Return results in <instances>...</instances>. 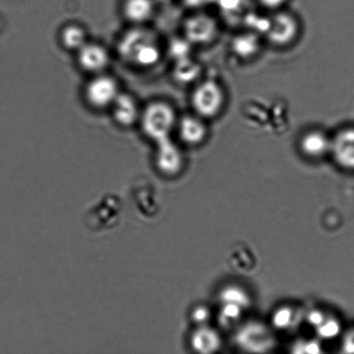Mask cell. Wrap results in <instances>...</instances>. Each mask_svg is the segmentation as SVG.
<instances>
[{"label":"cell","mask_w":354,"mask_h":354,"mask_svg":"<svg viewBox=\"0 0 354 354\" xmlns=\"http://www.w3.org/2000/svg\"><path fill=\"white\" fill-rule=\"evenodd\" d=\"M118 51L124 61L141 68L152 67L161 58L157 38L142 28L127 31L118 44Z\"/></svg>","instance_id":"obj_1"},{"label":"cell","mask_w":354,"mask_h":354,"mask_svg":"<svg viewBox=\"0 0 354 354\" xmlns=\"http://www.w3.org/2000/svg\"><path fill=\"white\" fill-rule=\"evenodd\" d=\"M190 102L194 114L206 120H213L223 112L227 95L220 82L203 80L194 86Z\"/></svg>","instance_id":"obj_2"},{"label":"cell","mask_w":354,"mask_h":354,"mask_svg":"<svg viewBox=\"0 0 354 354\" xmlns=\"http://www.w3.org/2000/svg\"><path fill=\"white\" fill-rule=\"evenodd\" d=\"M140 120L145 136L156 143L171 138L178 121L175 109L171 104L165 102L149 104L142 113Z\"/></svg>","instance_id":"obj_3"},{"label":"cell","mask_w":354,"mask_h":354,"mask_svg":"<svg viewBox=\"0 0 354 354\" xmlns=\"http://www.w3.org/2000/svg\"><path fill=\"white\" fill-rule=\"evenodd\" d=\"M299 19L293 13L286 10H277L269 17L268 27L263 37L270 45L276 48L291 46L300 36Z\"/></svg>","instance_id":"obj_4"},{"label":"cell","mask_w":354,"mask_h":354,"mask_svg":"<svg viewBox=\"0 0 354 354\" xmlns=\"http://www.w3.org/2000/svg\"><path fill=\"white\" fill-rule=\"evenodd\" d=\"M234 342L239 348L248 353H269L277 345L275 335L266 324L249 322L236 332Z\"/></svg>","instance_id":"obj_5"},{"label":"cell","mask_w":354,"mask_h":354,"mask_svg":"<svg viewBox=\"0 0 354 354\" xmlns=\"http://www.w3.org/2000/svg\"><path fill=\"white\" fill-rule=\"evenodd\" d=\"M220 31L218 20L200 10L187 17L183 24V37L193 46H207L214 44Z\"/></svg>","instance_id":"obj_6"},{"label":"cell","mask_w":354,"mask_h":354,"mask_svg":"<svg viewBox=\"0 0 354 354\" xmlns=\"http://www.w3.org/2000/svg\"><path fill=\"white\" fill-rule=\"evenodd\" d=\"M119 95V86L115 80L109 75H97L88 82L85 90L86 102L97 109L112 106Z\"/></svg>","instance_id":"obj_7"},{"label":"cell","mask_w":354,"mask_h":354,"mask_svg":"<svg viewBox=\"0 0 354 354\" xmlns=\"http://www.w3.org/2000/svg\"><path fill=\"white\" fill-rule=\"evenodd\" d=\"M330 156L339 168L354 171V127H342L332 135Z\"/></svg>","instance_id":"obj_8"},{"label":"cell","mask_w":354,"mask_h":354,"mask_svg":"<svg viewBox=\"0 0 354 354\" xmlns=\"http://www.w3.org/2000/svg\"><path fill=\"white\" fill-rule=\"evenodd\" d=\"M176 129L180 140L189 147L203 145L209 134L207 120L194 113L180 118L177 121Z\"/></svg>","instance_id":"obj_9"},{"label":"cell","mask_w":354,"mask_h":354,"mask_svg":"<svg viewBox=\"0 0 354 354\" xmlns=\"http://www.w3.org/2000/svg\"><path fill=\"white\" fill-rule=\"evenodd\" d=\"M332 136L321 129L305 131L298 141V148L305 158L318 160L330 156Z\"/></svg>","instance_id":"obj_10"},{"label":"cell","mask_w":354,"mask_h":354,"mask_svg":"<svg viewBox=\"0 0 354 354\" xmlns=\"http://www.w3.org/2000/svg\"><path fill=\"white\" fill-rule=\"evenodd\" d=\"M157 162L162 171L175 175L182 171L184 155L180 148L171 138L157 142Z\"/></svg>","instance_id":"obj_11"},{"label":"cell","mask_w":354,"mask_h":354,"mask_svg":"<svg viewBox=\"0 0 354 354\" xmlns=\"http://www.w3.org/2000/svg\"><path fill=\"white\" fill-rule=\"evenodd\" d=\"M109 52L102 45L86 43L78 50V62L83 71L99 74L109 64Z\"/></svg>","instance_id":"obj_12"},{"label":"cell","mask_w":354,"mask_h":354,"mask_svg":"<svg viewBox=\"0 0 354 354\" xmlns=\"http://www.w3.org/2000/svg\"><path fill=\"white\" fill-rule=\"evenodd\" d=\"M230 47L232 54L239 60H252L261 51V35L253 30L239 33L232 38Z\"/></svg>","instance_id":"obj_13"},{"label":"cell","mask_w":354,"mask_h":354,"mask_svg":"<svg viewBox=\"0 0 354 354\" xmlns=\"http://www.w3.org/2000/svg\"><path fill=\"white\" fill-rule=\"evenodd\" d=\"M114 120L121 127L133 126L140 119L141 114L136 100L127 93H120L113 103Z\"/></svg>","instance_id":"obj_14"},{"label":"cell","mask_w":354,"mask_h":354,"mask_svg":"<svg viewBox=\"0 0 354 354\" xmlns=\"http://www.w3.org/2000/svg\"><path fill=\"white\" fill-rule=\"evenodd\" d=\"M221 343L218 333L207 325L199 326L191 337V345L194 351L203 354L217 352Z\"/></svg>","instance_id":"obj_15"},{"label":"cell","mask_w":354,"mask_h":354,"mask_svg":"<svg viewBox=\"0 0 354 354\" xmlns=\"http://www.w3.org/2000/svg\"><path fill=\"white\" fill-rule=\"evenodd\" d=\"M201 73H203L201 65L191 57L176 61L173 68V77L180 85L196 83L201 75Z\"/></svg>","instance_id":"obj_16"},{"label":"cell","mask_w":354,"mask_h":354,"mask_svg":"<svg viewBox=\"0 0 354 354\" xmlns=\"http://www.w3.org/2000/svg\"><path fill=\"white\" fill-rule=\"evenodd\" d=\"M123 10L124 17L131 22L142 24L153 15L154 3L152 0H126Z\"/></svg>","instance_id":"obj_17"},{"label":"cell","mask_w":354,"mask_h":354,"mask_svg":"<svg viewBox=\"0 0 354 354\" xmlns=\"http://www.w3.org/2000/svg\"><path fill=\"white\" fill-rule=\"evenodd\" d=\"M305 315L298 308L284 306L277 308L272 315V324L279 330L292 331L299 327Z\"/></svg>","instance_id":"obj_18"},{"label":"cell","mask_w":354,"mask_h":354,"mask_svg":"<svg viewBox=\"0 0 354 354\" xmlns=\"http://www.w3.org/2000/svg\"><path fill=\"white\" fill-rule=\"evenodd\" d=\"M62 44L69 50H79L86 44V34L84 29L75 24L65 27L62 31Z\"/></svg>","instance_id":"obj_19"},{"label":"cell","mask_w":354,"mask_h":354,"mask_svg":"<svg viewBox=\"0 0 354 354\" xmlns=\"http://www.w3.org/2000/svg\"><path fill=\"white\" fill-rule=\"evenodd\" d=\"M221 304H230L237 305V306L244 308L250 307L251 305V297H250L248 291L243 288L236 286L225 287L220 293Z\"/></svg>","instance_id":"obj_20"},{"label":"cell","mask_w":354,"mask_h":354,"mask_svg":"<svg viewBox=\"0 0 354 354\" xmlns=\"http://www.w3.org/2000/svg\"><path fill=\"white\" fill-rule=\"evenodd\" d=\"M244 308L237 305L230 304H221L218 322L224 328H232L241 320Z\"/></svg>","instance_id":"obj_21"},{"label":"cell","mask_w":354,"mask_h":354,"mask_svg":"<svg viewBox=\"0 0 354 354\" xmlns=\"http://www.w3.org/2000/svg\"><path fill=\"white\" fill-rule=\"evenodd\" d=\"M342 327V322L338 318L328 315L324 322L315 329L319 338L329 341L341 335Z\"/></svg>","instance_id":"obj_22"},{"label":"cell","mask_w":354,"mask_h":354,"mask_svg":"<svg viewBox=\"0 0 354 354\" xmlns=\"http://www.w3.org/2000/svg\"><path fill=\"white\" fill-rule=\"evenodd\" d=\"M193 45L183 38H175L169 44V54L176 61L191 57V48Z\"/></svg>","instance_id":"obj_23"},{"label":"cell","mask_w":354,"mask_h":354,"mask_svg":"<svg viewBox=\"0 0 354 354\" xmlns=\"http://www.w3.org/2000/svg\"><path fill=\"white\" fill-rule=\"evenodd\" d=\"M292 352L295 353H321L322 346L318 339H303L295 343L292 346Z\"/></svg>","instance_id":"obj_24"},{"label":"cell","mask_w":354,"mask_h":354,"mask_svg":"<svg viewBox=\"0 0 354 354\" xmlns=\"http://www.w3.org/2000/svg\"><path fill=\"white\" fill-rule=\"evenodd\" d=\"M221 12L225 13L238 12L243 7V0H216Z\"/></svg>","instance_id":"obj_25"},{"label":"cell","mask_w":354,"mask_h":354,"mask_svg":"<svg viewBox=\"0 0 354 354\" xmlns=\"http://www.w3.org/2000/svg\"><path fill=\"white\" fill-rule=\"evenodd\" d=\"M211 312L207 307L199 306L194 308L192 313V319L196 324L199 326L207 325V322L210 320Z\"/></svg>","instance_id":"obj_26"},{"label":"cell","mask_w":354,"mask_h":354,"mask_svg":"<svg viewBox=\"0 0 354 354\" xmlns=\"http://www.w3.org/2000/svg\"><path fill=\"white\" fill-rule=\"evenodd\" d=\"M341 348L342 353H354V327L348 329L343 335Z\"/></svg>","instance_id":"obj_27"},{"label":"cell","mask_w":354,"mask_h":354,"mask_svg":"<svg viewBox=\"0 0 354 354\" xmlns=\"http://www.w3.org/2000/svg\"><path fill=\"white\" fill-rule=\"evenodd\" d=\"M327 315L321 310H312L310 313H308L305 318H306L308 324L317 328L318 326H320L324 322Z\"/></svg>","instance_id":"obj_28"},{"label":"cell","mask_w":354,"mask_h":354,"mask_svg":"<svg viewBox=\"0 0 354 354\" xmlns=\"http://www.w3.org/2000/svg\"><path fill=\"white\" fill-rule=\"evenodd\" d=\"M259 2L263 8L277 12V10L282 9L286 6L288 0H259Z\"/></svg>","instance_id":"obj_29"},{"label":"cell","mask_w":354,"mask_h":354,"mask_svg":"<svg viewBox=\"0 0 354 354\" xmlns=\"http://www.w3.org/2000/svg\"><path fill=\"white\" fill-rule=\"evenodd\" d=\"M183 1L184 5L189 7V8L197 10L216 3V0H183Z\"/></svg>","instance_id":"obj_30"}]
</instances>
